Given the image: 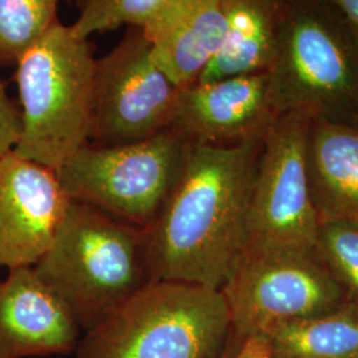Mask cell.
<instances>
[{"mask_svg":"<svg viewBox=\"0 0 358 358\" xmlns=\"http://www.w3.org/2000/svg\"><path fill=\"white\" fill-rule=\"evenodd\" d=\"M220 292L230 312L234 350L248 336L276 322L319 316L353 301L315 248L244 250Z\"/></svg>","mask_w":358,"mask_h":358,"instance_id":"cell-7","label":"cell"},{"mask_svg":"<svg viewBox=\"0 0 358 358\" xmlns=\"http://www.w3.org/2000/svg\"><path fill=\"white\" fill-rule=\"evenodd\" d=\"M306 171L317 224L358 222V127L310 117Z\"/></svg>","mask_w":358,"mask_h":358,"instance_id":"cell-14","label":"cell"},{"mask_svg":"<svg viewBox=\"0 0 358 358\" xmlns=\"http://www.w3.org/2000/svg\"><path fill=\"white\" fill-rule=\"evenodd\" d=\"M309 120L303 113L276 115L263 138L251 185L245 250L315 248L317 220L306 171Z\"/></svg>","mask_w":358,"mask_h":358,"instance_id":"cell-9","label":"cell"},{"mask_svg":"<svg viewBox=\"0 0 358 358\" xmlns=\"http://www.w3.org/2000/svg\"><path fill=\"white\" fill-rule=\"evenodd\" d=\"M34 268L87 332L152 282L148 230L71 199L51 247Z\"/></svg>","mask_w":358,"mask_h":358,"instance_id":"cell-2","label":"cell"},{"mask_svg":"<svg viewBox=\"0 0 358 358\" xmlns=\"http://www.w3.org/2000/svg\"><path fill=\"white\" fill-rule=\"evenodd\" d=\"M272 358H358V301L319 316L271 325Z\"/></svg>","mask_w":358,"mask_h":358,"instance_id":"cell-16","label":"cell"},{"mask_svg":"<svg viewBox=\"0 0 358 358\" xmlns=\"http://www.w3.org/2000/svg\"><path fill=\"white\" fill-rule=\"evenodd\" d=\"M232 327L220 291L152 280L80 337L76 358H227Z\"/></svg>","mask_w":358,"mask_h":358,"instance_id":"cell-3","label":"cell"},{"mask_svg":"<svg viewBox=\"0 0 358 358\" xmlns=\"http://www.w3.org/2000/svg\"><path fill=\"white\" fill-rule=\"evenodd\" d=\"M227 358H272L266 334L257 332L248 336Z\"/></svg>","mask_w":358,"mask_h":358,"instance_id":"cell-21","label":"cell"},{"mask_svg":"<svg viewBox=\"0 0 358 358\" xmlns=\"http://www.w3.org/2000/svg\"><path fill=\"white\" fill-rule=\"evenodd\" d=\"M179 90L154 63L142 29L129 27L115 50L96 60L88 142L120 146L171 129Z\"/></svg>","mask_w":358,"mask_h":358,"instance_id":"cell-8","label":"cell"},{"mask_svg":"<svg viewBox=\"0 0 358 358\" xmlns=\"http://www.w3.org/2000/svg\"><path fill=\"white\" fill-rule=\"evenodd\" d=\"M56 171L11 152L0 159V268L35 267L69 205Z\"/></svg>","mask_w":358,"mask_h":358,"instance_id":"cell-10","label":"cell"},{"mask_svg":"<svg viewBox=\"0 0 358 358\" xmlns=\"http://www.w3.org/2000/svg\"><path fill=\"white\" fill-rule=\"evenodd\" d=\"M263 138L232 146L190 145L166 205L148 230L152 280L223 288L247 247L250 194Z\"/></svg>","mask_w":358,"mask_h":358,"instance_id":"cell-1","label":"cell"},{"mask_svg":"<svg viewBox=\"0 0 358 358\" xmlns=\"http://www.w3.org/2000/svg\"><path fill=\"white\" fill-rule=\"evenodd\" d=\"M60 1L0 0V65H16L23 53L59 20Z\"/></svg>","mask_w":358,"mask_h":358,"instance_id":"cell-17","label":"cell"},{"mask_svg":"<svg viewBox=\"0 0 358 358\" xmlns=\"http://www.w3.org/2000/svg\"><path fill=\"white\" fill-rule=\"evenodd\" d=\"M332 4L346 19L358 28V0H325Z\"/></svg>","mask_w":358,"mask_h":358,"instance_id":"cell-22","label":"cell"},{"mask_svg":"<svg viewBox=\"0 0 358 358\" xmlns=\"http://www.w3.org/2000/svg\"><path fill=\"white\" fill-rule=\"evenodd\" d=\"M81 328L34 267L10 269L0 280V358L75 352Z\"/></svg>","mask_w":358,"mask_h":358,"instance_id":"cell-12","label":"cell"},{"mask_svg":"<svg viewBox=\"0 0 358 358\" xmlns=\"http://www.w3.org/2000/svg\"><path fill=\"white\" fill-rule=\"evenodd\" d=\"M223 45L195 83L268 72L282 38L287 0H222Z\"/></svg>","mask_w":358,"mask_h":358,"instance_id":"cell-15","label":"cell"},{"mask_svg":"<svg viewBox=\"0 0 358 358\" xmlns=\"http://www.w3.org/2000/svg\"><path fill=\"white\" fill-rule=\"evenodd\" d=\"M275 118L263 72L180 88L171 129L194 145L232 146L263 138Z\"/></svg>","mask_w":358,"mask_h":358,"instance_id":"cell-11","label":"cell"},{"mask_svg":"<svg viewBox=\"0 0 358 358\" xmlns=\"http://www.w3.org/2000/svg\"><path fill=\"white\" fill-rule=\"evenodd\" d=\"M178 0H80V15L71 26L78 38L121 26L146 29L153 26Z\"/></svg>","mask_w":358,"mask_h":358,"instance_id":"cell-18","label":"cell"},{"mask_svg":"<svg viewBox=\"0 0 358 358\" xmlns=\"http://www.w3.org/2000/svg\"><path fill=\"white\" fill-rule=\"evenodd\" d=\"M315 250L348 299L358 301V222L319 223Z\"/></svg>","mask_w":358,"mask_h":358,"instance_id":"cell-19","label":"cell"},{"mask_svg":"<svg viewBox=\"0 0 358 358\" xmlns=\"http://www.w3.org/2000/svg\"><path fill=\"white\" fill-rule=\"evenodd\" d=\"M93 47L55 22L16 63L22 134L13 152L57 171L90 141Z\"/></svg>","mask_w":358,"mask_h":358,"instance_id":"cell-5","label":"cell"},{"mask_svg":"<svg viewBox=\"0 0 358 358\" xmlns=\"http://www.w3.org/2000/svg\"><path fill=\"white\" fill-rule=\"evenodd\" d=\"M22 134V112L7 96L0 80V159L13 152Z\"/></svg>","mask_w":358,"mask_h":358,"instance_id":"cell-20","label":"cell"},{"mask_svg":"<svg viewBox=\"0 0 358 358\" xmlns=\"http://www.w3.org/2000/svg\"><path fill=\"white\" fill-rule=\"evenodd\" d=\"M190 145L173 129L120 146L88 142L56 174L69 199L150 230L178 180Z\"/></svg>","mask_w":358,"mask_h":358,"instance_id":"cell-6","label":"cell"},{"mask_svg":"<svg viewBox=\"0 0 358 358\" xmlns=\"http://www.w3.org/2000/svg\"><path fill=\"white\" fill-rule=\"evenodd\" d=\"M142 32L150 43L155 65L179 88L189 87L223 45L222 0H178Z\"/></svg>","mask_w":358,"mask_h":358,"instance_id":"cell-13","label":"cell"},{"mask_svg":"<svg viewBox=\"0 0 358 358\" xmlns=\"http://www.w3.org/2000/svg\"><path fill=\"white\" fill-rule=\"evenodd\" d=\"M267 76L275 115L303 113L358 127V28L325 0H287Z\"/></svg>","mask_w":358,"mask_h":358,"instance_id":"cell-4","label":"cell"}]
</instances>
